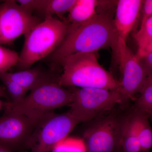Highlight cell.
I'll use <instances>...</instances> for the list:
<instances>
[{
	"instance_id": "6da1fadb",
	"label": "cell",
	"mask_w": 152,
	"mask_h": 152,
	"mask_svg": "<svg viewBox=\"0 0 152 152\" xmlns=\"http://www.w3.org/2000/svg\"><path fill=\"white\" fill-rule=\"evenodd\" d=\"M117 1H103L96 16L69 32L59 46L50 55L52 61L59 63L63 59L80 53H96L111 48L115 56L118 42L113 25V9Z\"/></svg>"
},
{
	"instance_id": "7a4b0ae2",
	"label": "cell",
	"mask_w": 152,
	"mask_h": 152,
	"mask_svg": "<svg viewBox=\"0 0 152 152\" xmlns=\"http://www.w3.org/2000/svg\"><path fill=\"white\" fill-rule=\"evenodd\" d=\"M59 63L63 66V72L58 82L62 86L120 88V81L100 64L96 53L75 54Z\"/></svg>"
},
{
	"instance_id": "3957f363",
	"label": "cell",
	"mask_w": 152,
	"mask_h": 152,
	"mask_svg": "<svg viewBox=\"0 0 152 152\" xmlns=\"http://www.w3.org/2000/svg\"><path fill=\"white\" fill-rule=\"evenodd\" d=\"M69 25L53 17L45 18L25 35L23 47L16 65L22 70L51 54L67 35Z\"/></svg>"
},
{
	"instance_id": "277c9868",
	"label": "cell",
	"mask_w": 152,
	"mask_h": 152,
	"mask_svg": "<svg viewBox=\"0 0 152 152\" xmlns=\"http://www.w3.org/2000/svg\"><path fill=\"white\" fill-rule=\"evenodd\" d=\"M58 81L47 82L39 86L18 103L4 102V113L23 115L39 121L55 109L70 105L73 98L72 92L60 85Z\"/></svg>"
},
{
	"instance_id": "5b68a950",
	"label": "cell",
	"mask_w": 152,
	"mask_h": 152,
	"mask_svg": "<svg viewBox=\"0 0 152 152\" xmlns=\"http://www.w3.org/2000/svg\"><path fill=\"white\" fill-rule=\"evenodd\" d=\"M128 110L114 108L86 124L82 134L86 152H122V136Z\"/></svg>"
},
{
	"instance_id": "8992f818",
	"label": "cell",
	"mask_w": 152,
	"mask_h": 152,
	"mask_svg": "<svg viewBox=\"0 0 152 152\" xmlns=\"http://www.w3.org/2000/svg\"><path fill=\"white\" fill-rule=\"evenodd\" d=\"M69 88L73 98L69 112L80 123L87 122L111 111L118 105L123 108L124 99L120 88Z\"/></svg>"
},
{
	"instance_id": "52a82bcc",
	"label": "cell",
	"mask_w": 152,
	"mask_h": 152,
	"mask_svg": "<svg viewBox=\"0 0 152 152\" xmlns=\"http://www.w3.org/2000/svg\"><path fill=\"white\" fill-rule=\"evenodd\" d=\"M81 123L69 111L65 113L48 114L39 122L29 142V152L53 151Z\"/></svg>"
},
{
	"instance_id": "ba28073f",
	"label": "cell",
	"mask_w": 152,
	"mask_h": 152,
	"mask_svg": "<svg viewBox=\"0 0 152 152\" xmlns=\"http://www.w3.org/2000/svg\"><path fill=\"white\" fill-rule=\"evenodd\" d=\"M116 58L119 63L122 79L120 90L124 99L123 108H127L130 101H134L149 75L140 59L127 45L125 41H118Z\"/></svg>"
},
{
	"instance_id": "9c48e42d",
	"label": "cell",
	"mask_w": 152,
	"mask_h": 152,
	"mask_svg": "<svg viewBox=\"0 0 152 152\" xmlns=\"http://www.w3.org/2000/svg\"><path fill=\"white\" fill-rule=\"evenodd\" d=\"M41 21L13 0L0 4V45H11Z\"/></svg>"
},
{
	"instance_id": "30bf717a",
	"label": "cell",
	"mask_w": 152,
	"mask_h": 152,
	"mask_svg": "<svg viewBox=\"0 0 152 152\" xmlns=\"http://www.w3.org/2000/svg\"><path fill=\"white\" fill-rule=\"evenodd\" d=\"M40 121L23 115L4 113L0 117V147L12 152L29 150L30 139Z\"/></svg>"
},
{
	"instance_id": "8fae6325",
	"label": "cell",
	"mask_w": 152,
	"mask_h": 152,
	"mask_svg": "<svg viewBox=\"0 0 152 152\" xmlns=\"http://www.w3.org/2000/svg\"><path fill=\"white\" fill-rule=\"evenodd\" d=\"M143 1H117L113 25L117 42L122 40L126 42L129 34L135 26Z\"/></svg>"
},
{
	"instance_id": "7c38bea8",
	"label": "cell",
	"mask_w": 152,
	"mask_h": 152,
	"mask_svg": "<svg viewBox=\"0 0 152 152\" xmlns=\"http://www.w3.org/2000/svg\"><path fill=\"white\" fill-rule=\"evenodd\" d=\"M5 73L10 79L20 85L27 91L47 82L58 81L59 77L38 67L15 72Z\"/></svg>"
},
{
	"instance_id": "4fadbf2b",
	"label": "cell",
	"mask_w": 152,
	"mask_h": 152,
	"mask_svg": "<svg viewBox=\"0 0 152 152\" xmlns=\"http://www.w3.org/2000/svg\"><path fill=\"white\" fill-rule=\"evenodd\" d=\"M101 2L97 0H76L65 20L69 25V30L77 28L93 19L97 13Z\"/></svg>"
},
{
	"instance_id": "5bb4252c",
	"label": "cell",
	"mask_w": 152,
	"mask_h": 152,
	"mask_svg": "<svg viewBox=\"0 0 152 152\" xmlns=\"http://www.w3.org/2000/svg\"><path fill=\"white\" fill-rule=\"evenodd\" d=\"M132 118L138 137L141 152L150 151L152 146V130L149 117L132 107L130 109Z\"/></svg>"
},
{
	"instance_id": "9a60e30c",
	"label": "cell",
	"mask_w": 152,
	"mask_h": 152,
	"mask_svg": "<svg viewBox=\"0 0 152 152\" xmlns=\"http://www.w3.org/2000/svg\"><path fill=\"white\" fill-rule=\"evenodd\" d=\"M121 147L123 152H141L130 109L128 110L123 127Z\"/></svg>"
},
{
	"instance_id": "2e32d148",
	"label": "cell",
	"mask_w": 152,
	"mask_h": 152,
	"mask_svg": "<svg viewBox=\"0 0 152 152\" xmlns=\"http://www.w3.org/2000/svg\"><path fill=\"white\" fill-rule=\"evenodd\" d=\"M140 96L136 98L132 107L146 114L150 119L152 118V75L147 78L140 91Z\"/></svg>"
},
{
	"instance_id": "e0dca14e",
	"label": "cell",
	"mask_w": 152,
	"mask_h": 152,
	"mask_svg": "<svg viewBox=\"0 0 152 152\" xmlns=\"http://www.w3.org/2000/svg\"><path fill=\"white\" fill-rule=\"evenodd\" d=\"M134 38L138 48L136 55L139 58L143 56L147 51L152 49V17L140 25Z\"/></svg>"
},
{
	"instance_id": "ac0fdd59",
	"label": "cell",
	"mask_w": 152,
	"mask_h": 152,
	"mask_svg": "<svg viewBox=\"0 0 152 152\" xmlns=\"http://www.w3.org/2000/svg\"><path fill=\"white\" fill-rule=\"evenodd\" d=\"M76 1V0H48L41 13L45 18L56 15L62 18L64 15L69 12Z\"/></svg>"
},
{
	"instance_id": "d6986e66",
	"label": "cell",
	"mask_w": 152,
	"mask_h": 152,
	"mask_svg": "<svg viewBox=\"0 0 152 152\" xmlns=\"http://www.w3.org/2000/svg\"><path fill=\"white\" fill-rule=\"evenodd\" d=\"M0 80L4 86L10 99L9 102L14 104L18 103L26 96L27 91L18 83L10 79L5 73H0Z\"/></svg>"
},
{
	"instance_id": "ffe728a7",
	"label": "cell",
	"mask_w": 152,
	"mask_h": 152,
	"mask_svg": "<svg viewBox=\"0 0 152 152\" xmlns=\"http://www.w3.org/2000/svg\"><path fill=\"white\" fill-rule=\"evenodd\" d=\"M19 58V55L17 52L0 45V73L7 72L16 66Z\"/></svg>"
},
{
	"instance_id": "44dd1931",
	"label": "cell",
	"mask_w": 152,
	"mask_h": 152,
	"mask_svg": "<svg viewBox=\"0 0 152 152\" xmlns=\"http://www.w3.org/2000/svg\"><path fill=\"white\" fill-rule=\"evenodd\" d=\"M16 1L23 9L32 14L34 11L41 13L46 5L48 0H18Z\"/></svg>"
},
{
	"instance_id": "7402d4cb",
	"label": "cell",
	"mask_w": 152,
	"mask_h": 152,
	"mask_svg": "<svg viewBox=\"0 0 152 152\" xmlns=\"http://www.w3.org/2000/svg\"><path fill=\"white\" fill-rule=\"evenodd\" d=\"M139 58L148 75H152V49L147 51L143 56Z\"/></svg>"
},
{
	"instance_id": "603a6c76",
	"label": "cell",
	"mask_w": 152,
	"mask_h": 152,
	"mask_svg": "<svg viewBox=\"0 0 152 152\" xmlns=\"http://www.w3.org/2000/svg\"><path fill=\"white\" fill-rule=\"evenodd\" d=\"M141 12H142L141 24L144 23L147 20L152 17V1H143L142 5Z\"/></svg>"
},
{
	"instance_id": "cb8c5ba5",
	"label": "cell",
	"mask_w": 152,
	"mask_h": 152,
	"mask_svg": "<svg viewBox=\"0 0 152 152\" xmlns=\"http://www.w3.org/2000/svg\"><path fill=\"white\" fill-rule=\"evenodd\" d=\"M3 97L7 99V101H10L9 96L4 87L0 86V110L2 109L4 102L1 100V98Z\"/></svg>"
},
{
	"instance_id": "d4e9b609",
	"label": "cell",
	"mask_w": 152,
	"mask_h": 152,
	"mask_svg": "<svg viewBox=\"0 0 152 152\" xmlns=\"http://www.w3.org/2000/svg\"><path fill=\"white\" fill-rule=\"evenodd\" d=\"M0 152H12L9 150L7 149L3 148L2 147H0ZM23 152H28L27 151Z\"/></svg>"
},
{
	"instance_id": "484cf974",
	"label": "cell",
	"mask_w": 152,
	"mask_h": 152,
	"mask_svg": "<svg viewBox=\"0 0 152 152\" xmlns=\"http://www.w3.org/2000/svg\"><path fill=\"white\" fill-rule=\"evenodd\" d=\"M148 152H151V151H150Z\"/></svg>"
},
{
	"instance_id": "4316f807",
	"label": "cell",
	"mask_w": 152,
	"mask_h": 152,
	"mask_svg": "<svg viewBox=\"0 0 152 152\" xmlns=\"http://www.w3.org/2000/svg\"><path fill=\"white\" fill-rule=\"evenodd\" d=\"M122 152H123V151H122Z\"/></svg>"
}]
</instances>
